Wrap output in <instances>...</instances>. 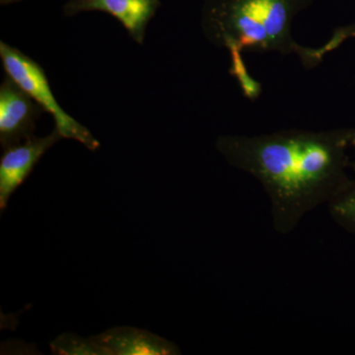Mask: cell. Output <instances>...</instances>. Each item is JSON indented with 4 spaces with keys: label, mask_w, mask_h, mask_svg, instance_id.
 Here are the masks:
<instances>
[{
    "label": "cell",
    "mask_w": 355,
    "mask_h": 355,
    "mask_svg": "<svg viewBox=\"0 0 355 355\" xmlns=\"http://www.w3.org/2000/svg\"><path fill=\"white\" fill-rule=\"evenodd\" d=\"M216 149L229 164L261 184L279 234L291 233L305 216L328 205L355 178L352 128L222 135Z\"/></svg>",
    "instance_id": "6da1fadb"
},
{
    "label": "cell",
    "mask_w": 355,
    "mask_h": 355,
    "mask_svg": "<svg viewBox=\"0 0 355 355\" xmlns=\"http://www.w3.org/2000/svg\"><path fill=\"white\" fill-rule=\"evenodd\" d=\"M311 3L312 0H205L200 26L210 44L227 49L235 77L248 74L244 51L293 53L305 67L313 69L345 38L338 33L322 49L306 48L293 39L292 22Z\"/></svg>",
    "instance_id": "7a4b0ae2"
},
{
    "label": "cell",
    "mask_w": 355,
    "mask_h": 355,
    "mask_svg": "<svg viewBox=\"0 0 355 355\" xmlns=\"http://www.w3.org/2000/svg\"><path fill=\"white\" fill-rule=\"evenodd\" d=\"M0 60L6 76L31 96L44 112L53 116L55 130L62 139L76 140L89 150L99 148L100 142L90 130L62 108L53 94L43 67L38 62L4 42L0 43Z\"/></svg>",
    "instance_id": "3957f363"
},
{
    "label": "cell",
    "mask_w": 355,
    "mask_h": 355,
    "mask_svg": "<svg viewBox=\"0 0 355 355\" xmlns=\"http://www.w3.org/2000/svg\"><path fill=\"white\" fill-rule=\"evenodd\" d=\"M43 111L31 96L6 76L0 86V144L3 149L33 137Z\"/></svg>",
    "instance_id": "277c9868"
},
{
    "label": "cell",
    "mask_w": 355,
    "mask_h": 355,
    "mask_svg": "<svg viewBox=\"0 0 355 355\" xmlns=\"http://www.w3.org/2000/svg\"><path fill=\"white\" fill-rule=\"evenodd\" d=\"M62 139L58 130L46 137H33L4 149L0 159V210L6 209L10 198L30 176L44 154Z\"/></svg>",
    "instance_id": "5b68a950"
},
{
    "label": "cell",
    "mask_w": 355,
    "mask_h": 355,
    "mask_svg": "<svg viewBox=\"0 0 355 355\" xmlns=\"http://www.w3.org/2000/svg\"><path fill=\"white\" fill-rule=\"evenodd\" d=\"M160 3L158 0H70L65 4L67 16L87 11H102L116 18L137 43L144 44L147 26Z\"/></svg>",
    "instance_id": "8992f818"
},
{
    "label": "cell",
    "mask_w": 355,
    "mask_h": 355,
    "mask_svg": "<svg viewBox=\"0 0 355 355\" xmlns=\"http://www.w3.org/2000/svg\"><path fill=\"white\" fill-rule=\"evenodd\" d=\"M104 355H177L175 343L146 330L132 327H116L94 336Z\"/></svg>",
    "instance_id": "52a82bcc"
},
{
    "label": "cell",
    "mask_w": 355,
    "mask_h": 355,
    "mask_svg": "<svg viewBox=\"0 0 355 355\" xmlns=\"http://www.w3.org/2000/svg\"><path fill=\"white\" fill-rule=\"evenodd\" d=\"M328 207L331 218L340 227L355 234V178L328 203Z\"/></svg>",
    "instance_id": "ba28073f"
},
{
    "label": "cell",
    "mask_w": 355,
    "mask_h": 355,
    "mask_svg": "<svg viewBox=\"0 0 355 355\" xmlns=\"http://www.w3.org/2000/svg\"><path fill=\"white\" fill-rule=\"evenodd\" d=\"M53 354L65 355H104V352L94 338H84L71 334L58 336L51 343Z\"/></svg>",
    "instance_id": "9c48e42d"
},
{
    "label": "cell",
    "mask_w": 355,
    "mask_h": 355,
    "mask_svg": "<svg viewBox=\"0 0 355 355\" xmlns=\"http://www.w3.org/2000/svg\"><path fill=\"white\" fill-rule=\"evenodd\" d=\"M19 1H22V0H0V2H1V4H3V6H6V4L15 3V2Z\"/></svg>",
    "instance_id": "30bf717a"
}]
</instances>
